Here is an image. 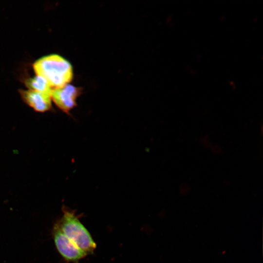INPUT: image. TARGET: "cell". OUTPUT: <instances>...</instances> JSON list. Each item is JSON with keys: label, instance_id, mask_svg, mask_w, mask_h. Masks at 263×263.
I'll return each mask as SVG.
<instances>
[{"label": "cell", "instance_id": "1", "mask_svg": "<svg viewBox=\"0 0 263 263\" xmlns=\"http://www.w3.org/2000/svg\"><path fill=\"white\" fill-rule=\"evenodd\" d=\"M37 75L45 79L54 88L63 87L73 78L71 64L61 56L52 54L42 57L33 64Z\"/></svg>", "mask_w": 263, "mask_h": 263}, {"label": "cell", "instance_id": "2", "mask_svg": "<svg viewBox=\"0 0 263 263\" xmlns=\"http://www.w3.org/2000/svg\"><path fill=\"white\" fill-rule=\"evenodd\" d=\"M63 212V216L58 223L61 230L88 255L93 253L96 247V244L75 211L64 208Z\"/></svg>", "mask_w": 263, "mask_h": 263}, {"label": "cell", "instance_id": "3", "mask_svg": "<svg viewBox=\"0 0 263 263\" xmlns=\"http://www.w3.org/2000/svg\"><path fill=\"white\" fill-rule=\"evenodd\" d=\"M53 235L56 248L65 260L77 262L88 256L64 234L58 223L54 226Z\"/></svg>", "mask_w": 263, "mask_h": 263}, {"label": "cell", "instance_id": "4", "mask_svg": "<svg viewBox=\"0 0 263 263\" xmlns=\"http://www.w3.org/2000/svg\"><path fill=\"white\" fill-rule=\"evenodd\" d=\"M80 93L79 88L67 84L61 87L53 88L51 95L56 106L68 113L76 105V99Z\"/></svg>", "mask_w": 263, "mask_h": 263}, {"label": "cell", "instance_id": "5", "mask_svg": "<svg viewBox=\"0 0 263 263\" xmlns=\"http://www.w3.org/2000/svg\"><path fill=\"white\" fill-rule=\"evenodd\" d=\"M22 100L30 107L38 112H45L52 106L51 94L34 90L19 91Z\"/></svg>", "mask_w": 263, "mask_h": 263}, {"label": "cell", "instance_id": "6", "mask_svg": "<svg viewBox=\"0 0 263 263\" xmlns=\"http://www.w3.org/2000/svg\"><path fill=\"white\" fill-rule=\"evenodd\" d=\"M25 85L29 90L50 94H51L53 89L45 79L38 75L26 79Z\"/></svg>", "mask_w": 263, "mask_h": 263}]
</instances>
